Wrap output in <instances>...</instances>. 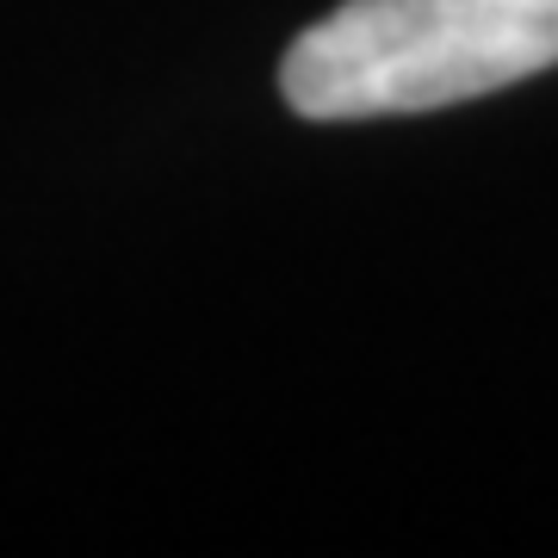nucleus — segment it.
Segmentation results:
<instances>
[{"instance_id":"obj_1","label":"nucleus","mask_w":558,"mask_h":558,"mask_svg":"<svg viewBox=\"0 0 558 558\" xmlns=\"http://www.w3.org/2000/svg\"><path fill=\"white\" fill-rule=\"evenodd\" d=\"M558 69V0H341L292 38L279 94L299 119H398Z\"/></svg>"}]
</instances>
